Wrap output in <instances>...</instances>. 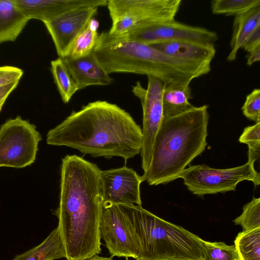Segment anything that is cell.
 <instances>
[{"label":"cell","mask_w":260,"mask_h":260,"mask_svg":"<svg viewBox=\"0 0 260 260\" xmlns=\"http://www.w3.org/2000/svg\"><path fill=\"white\" fill-rule=\"evenodd\" d=\"M60 169L59 202L54 212L57 228L67 260H84L101 252V170L75 154L65 156Z\"/></svg>","instance_id":"6da1fadb"},{"label":"cell","mask_w":260,"mask_h":260,"mask_svg":"<svg viewBox=\"0 0 260 260\" xmlns=\"http://www.w3.org/2000/svg\"><path fill=\"white\" fill-rule=\"evenodd\" d=\"M47 143L76 149L92 157L126 161L139 154L142 130L132 116L117 105L96 101L73 111L47 133Z\"/></svg>","instance_id":"7a4b0ae2"},{"label":"cell","mask_w":260,"mask_h":260,"mask_svg":"<svg viewBox=\"0 0 260 260\" xmlns=\"http://www.w3.org/2000/svg\"><path fill=\"white\" fill-rule=\"evenodd\" d=\"M208 106H192L164 118L153 144L151 162L142 178L150 185L172 182L205 149Z\"/></svg>","instance_id":"3957f363"},{"label":"cell","mask_w":260,"mask_h":260,"mask_svg":"<svg viewBox=\"0 0 260 260\" xmlns=\"http://www.w3.org/2000/svg\"><path fill=\"white\" fill-rule=\"evenodd\" d=\"M138 250L136 260H203V241L137 205H118Z\"/></svg>","instance_id":"277c9868"},{"label":"cell","mask_w":260,"mask_h":260,"mask_svg":"<svg viewBox=\"0 0 260 260\" xmlns=\"http://www.w3.org/2000/svg\"><path fill=\"white\" fill-rule=\"evenodd\" d=\"M180 178L187 188L198 196L234 191L237 184L244 180L252 181L255 186L260 184L259 173L254 164L248 161L226 169L213 168L205 164L190 166L178 175L177 178Z\"/></svg>","instance_id":"5b68a950"},{"label":"cell","mask_w":260,"mask_h":260,"mask_svg":"<svg viewBox=\"0 0 260 260\" xmlns=\"http://www.w3.org/2000/svg\"><path fill=\"white\" fill-rule=\"evenodd\" d=\"M181 2V0H107L106 6L112 20L117 19L121 28L128 33L139 26L174 20Z\"/></svg>","instance_id":"8992f818"},{"label":"cell","mask_w":260,"mask_h":260,"mask_svg":"<svg viewBox=\"0 0 260 260\" xmlns=\"http://www.w3.org/2000/svg\"><path fill=\"white\" fill-rule=\"evenodd\" d=\"M42 138L36 127L20 116L0 128V167L24 168L32 164Z\"/></svg>","instance_id":"52a82bcc"},{"label":"cell","mask_w":260,"mask_h":260,"mask_svg":"<svg viewBox=\"0 0 260 260\" xmlns=\"http://www.w3.org/2000/svg\"><path fill=\"white\" fill-rule=\"evenodd\" d=\"M147 88L139 81L132 86V92L141 101L143 109V143L140 152L142 168L149 167L153 142L164 119L162 98L166 83L161 79L148 76Z\"/></svg>","instance_id":"ba28073f"},{"label":"cell","mask_w":260,"mask_h":260,"mask_svg":"<svg viewBox=\"0 0 260 260\" xmlns=\"http://www.w3.org/2000/svg\"><path fill=\"white\" fill-rule=\"evenodd\" d=\"M121 37L148 45L182 41L214 44L218 39L215 31L175 19L139 26Z\"/></svg>","instance_id":"9c48e42d"},{"label":"cell","mask_w":260,"mask_h":260,"mask_svg":"<svg viewBox=\"0 0 260 260\" xmlns=\"http://www.w3.org/2000/svg\"><path fill=\"white\" fill-rule=\"evenodd\" d=\"M100 180L103 206L142 205L140 184L143 180L133 169L124 166L101 170Z\"/></svg>","instance_id":"30bf717a"},{"label":"cell","mask_w":260,"mask_h":260,"mask_svg":"<svg viewBox=\"0 0 260 260\" xmlns=\"http://www.w3.org/2000/svg\"><path fill=\"white\" fill-rule=\"evenodd\" d=\"M99 233L111 257L137 259L138 250L134 239L118 205L103 206Z\"/></svg>","instance_id":"8fae6325"},{"label":"cell","mask_w":260,"mask_h":260,"mask_svg":"<svg viewBox=\"0 0 260 260\" xmlns=\"http://www.w3.org/2000/svg\"><path fill=\"white\" fill-rule=\"evenodd\" d=\"M98 8H81L44 22L59 57H64L72 43L96 14Z\"/></svg>","instance_id":"7c38bea8"},{"label":"cell","mask_w":260,"mask_h":260,"mask_svg":"<svg viewBox=\"0 0 260 260\" xmlns=\"http://www.w3.org/2000/svg\"><path fill=\"white\" fill-rule=\"evenodd\" d=\"M29 20L49 21L69 11L81 8L107 5V0H13Z\"/></svg>","instance_id":"4fadbf2b"},{"label":"cell","mask_w":260,"mask_h":260,"mask_svg":"<svg viewBox=\"0 0 260 260\" xmlns=\"http://www.w3.org/2000/svg\"><path fill=\"white\" fill-rule=\"evenodd\" d=\"M79 90L94 85H108L113 80L97 62L93 53L86 57L73 59L62 58Z\"/></svg>","instance_id":"5bb4252c"},{"label":"cell","mask_w":260,"mask_h":260,"mask_svg":"<svg viewBox=\"0 0 260 260\" xmlns=\"http://www.w3.org/2000/svg\"><path fill=\"white\" fill-rule=\"evenodd\" d=\"M149 45L172 56L200 62H211L216 52L214 44L194 41H175Z\"/></svg>","instance_id":"9a60e30c"},{"label":"cell","mask_w":260,"mask_h":260,"mask_svg":"<svg viewBox=\"0 0 260 260\" xmlns=\"http://www.w3.org/2000/svg\"><path fill=\"white\" fill-rule=\"evenodd\" d=\"M259 26L260 6L235 16L233 34L230 44L231 51L227 57L229 61H232L236 59L239 49L242 48L248 38Z\"/></svg>","instance_id":"2e32d148"},{"label":"cell","mask_w":260,"mask_h":260,"mask_svg":"<svg viewBox=\"0 0 260 260\" xmlns=\"http://www.w3.org/2000/svg\"><path fill=\"white\" fill-rule=\"evenodd\" d=\"M29 20L13 0H0V44L15 41Z\"/></svg>","instance_id":"e0dca14e"},{"label":"cell","mask_w":260,"mask_h":260,"mask_svg":"<svg viewBox=\"0 0 260 260\" xmlns=\"http://www.w3.org/2000/svg\"><path fill=\"white\" fill-rule=\"evenodd\" d=\"M189 82L171 83L166 85L163 98L164 118L181 114L191 108V89Z\"/></svg>","instance_id":"ac0fdd59"},{"label":"cell","mask_w":260,"mask_h":260,"mask_svg":"<svg viewBox=\"0 0 260 260\" xmlns=\"http://www.w3.org/2000/svg\"><path fill=\"white\" fill-rule=\"evenodd\" d=\"M66 257L64 244L57 227L41 244L16 255L12 260H55Z\"/></svg>","instance_id":"d6986e66"},{"label":"cell","mask_w":260,"mask_h":260,"mask_svg":"<svg viewBox=\"0 0 260 260\" xmlns=\"http://www.w3.org/2000/svg\"><path fill=\"white\" fill-rule=\"evenodd\" d=\"M98 26V21L91 19L75 39L64 57L76 59L92 54L99 37Z\"/></svg>","instance_id":"ffe728a7"},{"label":"cell","mask_w":260,"mask_h":260,"mask_svg":"<svg viewBox=\"0 0 260 260\" xmlns=\"http://www.w3.org/2000/svg\"><path fill=\"white\" fill-rule=\"evenodd\" d=\"M51 71L62 102L69 103L79 89L62 58L51 61Z\"/></svg>","instance_id":"44dd1931"},{"label":"cell","mask_w":260,"mask_h":260,"mask_svg":"<svg viewBox=\"0 0 260 260\" xmlns=\"http://www.w3.org/2000/svg\"><path fill=\"white\" fill-rule=\"evenodd\" d=\"M234 245L239 260H260V228L239 233Z\"/></svg>","instance_id":"7402d4cb"},{"label":"cell","mask_w":260,"mask_h":260,"mask_svg":"<svg viewBox=\"0 0 260 260\" xmlns=\"http://www.w3.org/2000/svg\"><path fill=\"white\" fill-rule=\"evenodd\" d=\"M260 6V0H214L211 10L214 14L238 16Z\"/></svg>","instance_id":"603a6c76"},{"label":"cell","mask_w":260,"mask_h":260,"mask_svg":"<svg viewBox=\"0 0 260 260\" xmlns=\"http://www.w3.org/2000/svg\"><path fill=\"white\" fill-rule=\"evenodd\" d=\"M203 260H239L234 245H229L224 242L203 241Z\"/></svg>","instance_id":"cb8c5ba5"},{"label":"cell","mask_w":260,"mask_h":260,"mask_svg":"<svg viewBox=\"0 0 260 260\" xmlns=\"http://www.w3.org/2000/svg\"><path fill=\"white\" fill-rule=\"evenodd\" d=\"M242 209V214L233 220L235 224L240 225L243 232L260 228V198L253 197Z\"/></svg>","instance_id":"d4e9b609"},{"label":"cell","mask_w":260,"mask_h":260,"mask_svg":"<svg viewBox=\"0 0 260 260\" xmlns=\"http://www.w3.org/2000/svg\"><path fill=\"white\" fill-rule=\"evenodd\" d=\"M239 141L248 145V162L254 164L255 161L259 158L260 123L246 127L240 137Z\"/></svg>","instance_id":"484cf974"},{"label":"cell","mask_w":260,"mask_h":260,"mask_svg":"<svg viewBox=\"0 0 260 260\" xmlns=\"http://www.w3.org/2000/svg\"><path fill=\"white\" fill-rule=\"evenodd\" d=\"M243 115L256 123H260V89H254L246 97L241 108Z\"/></svg>","instance_id":"4316f807"},{"label":"cell","mask_w":260,"mask_h":260,"mask_svg":"<svg viewBox=\"0 0 260 260\" xmlns=\"http://www.w3.org/2000/svg\"><path fill=\"white\" fill-rule=\"evenodd\" d=\"M23 71L12 66L0 67V88L12 82L19 81Z\"/></svg>","instance_id":"83f0119b"},{"label":"cell","mask_w":260,"mask_h":260,"mask_svg":"<svg viewBox=\"0 0 260 260\" xmlns=\"http://www.w3.org/2000/svg\"><path fill=\"white\" fill-rule=\"evenodd\" d=\"M260 46V26H258L248 38L242 48L247 53Z\"/></svg>","instance_id":"f1b7e54d"},{"label":"cell","mask_w":260,"mask_h":260,"mask_svg":"<svg viewBox=\"0 0 260 260\" xmlns=\"http://www.w3.org/2000/svg\"><path fill=\"white\" fill-rule=\"evenodd\" d=\"M19 81L12 82L0 88V103L6 100L11 92L17 87Z\"/></svg>","instance_id":"f546056e"},{"label":"cell","mask_w":260,"mask_h":260,"mask_svg":"<svg viewBox=\"0 0 260 260\" xmlns=\"http://www.w3.org/2000/svg\"><path fill=\"white\" fill-rule=\"evenodd\" d=\"M260 60V46L255 48L248 53L247 59V64L249 66L252 65Z\"/></svg>","instance_id":"4dcf8cb0"},{"label":"cell","mask_w":260,"mask_h":260,"mask_svg":"<svg viewBox=\"0 0 260 260\" xmlns=\"http://www.w3.org/2000/svg\"><path fill=\"white\" fill-rule=\"evenodd\" d=\"M84 260H113V257L110 256L109 257H104L99 256L98 255H94L90 258L85 259Z\"/></svg>","instance_id":"1f68e13d"},{"label":"cell","mask_w":260,"mask_h":260,"mask_svg":"<svg viewBox=\"0 0 260 260\" xmlns=\"http://www.w3.org/2000/svg\"><path fill=\"white\" fill-rule=\"evenodd\" d=\"M6 100H3L2 102H1L0 103V112H1V110H2V107H3V106Z\"/></svg>","instance_id":"d6a6232c"},{"label":"cell","mask_w":260,"mask_h":260,"mask_svg":"<svg viewBox=\"0 0 260 260\" xmlns=\"http://www.w3.org/2000/svg\"><path fill=\"white\" fill-rule=\"evenodd\" d=\"M125 260H129L128 258H125Z\"/></svg>","instance_id":"836d02e7"}]
</instances>
